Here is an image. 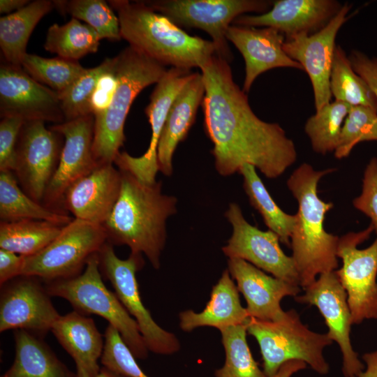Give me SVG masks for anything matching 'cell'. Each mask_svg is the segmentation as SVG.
I'll return each mask as SVG.
<instances>
[{
  "mask_svg": "<svg viewBox=\"0 0 377 377\" xmlns=\"http://www.w3.org/2000/svg\"><path fill=\"white\" fill-rule=\"evenodd\" d=\"M200 69L205 85L204 127L214 145L217 172L229 176L249 164L268 178L281 175L297 159L293 140L279 124L256 115L228 61L214 54Z\"/></svg>",
  "mask_w": 377,
  "mask_h": 377,
  "instance_id": "obj_1",
  "label": "cell"
},
{
  "mask_svg": "<svg viewBox=\"0 0 377 377\" xmlns=\"http://www.w3.org/2000/svg\"><path fill=\"white\" fill-rule=\"evenodd\" d=\"M121 188L119 198L103 224L108 242L126 245L131 253H144L155 269L166 240V221L177 212V198L162 193L161 182L145 183L119 170Z\"/></svg>",
  "mask_w": 377,
  "mask_h": 377,
  "instance_id": "obj_2",
  "label": "cell"
},
{
  "mask_svg": "<svg viewBox=\"0 0 377 377\" xmlns=\"http://www.w3.org/2000/svg\"><path fill=\"white\" fill-rule=\"evenodd\" d=\"M334 169L315 170L308 163L300 165L287 181L289 190L298 202L297 221L290 246L299 278L304 289L318 275L334 271L339 265L337 250L339 237L324 228L325 214L333 204L320 200L318 184Z\"/></svg>",
  "mask_w": 377,
  "mask_h": 377,
  "instance_id": "obj_3",
  "label": "cell"
},
{
  "mask_svg": "<svg viewBox=\"0 0 377 377\" xmlns=\"http://www.w3.org/2000/svg\"><path fill=\"white\" fill-rule=\"evenodd\" d=\"M121 38L163 66L191 70L216 54L212 40L193 36L142 1L110 0Z\"/></svg>",
  "mask_w": 377,
  "mask_h": 377,
  "instance_id": "obj_4",
  "label": "cell"
},
{
  "mask_svg": "<svg viewBox=\"0 0 377 377\" xmlns=\"http://www.w3.org/2000/svg\"><path fill=\"white\" fill-rule=\"evenodd\" d=\"M114 70L117 86L112 102L106 111L94 117L92 151L98 165L114 164L125 140L124 124L134 99L167 71L165 66L131 45L114 57Z\"/></svg>",
  "mask_w": 377,
  "mask_h": 377,
  "instance_id": "obj_5",
  "label": "cell"
},
{
  "mask_svg": "<svg viewBox=\"0 0 377 377\" xmlns=\"http://www.w3.org/2000/svg\"><path fill=\"white\" fill-rule=\"evenodd\" d=\"M246 326L247 332L258 343L266 377H274L283 364L293 360L304 362L321 375L329 372L323 350L332 341L327 334L309 330L296 311H286L276 321L249 318Z\"/></svg>",
  "mask_w": 377,
  "mask_h": 377,
  "instance_id": "obj_6",
  "label": "cell"
},
{
  "mask_svg": "<svg viewBox=\"0 0 377 377\" xmlns=\"http://www.w3.org/2000/svg\"><path fill=\"white\" fill-rule=\"evenodd\" d=\"M97 253L87 261L79 275L66 279L44 282L50 296L67 300L82 314H96L106 319L120 334L136 359H145L148 351L139 327L115 293L108 290L103 281Z\"/></svg>",
  "mask_w": 377,
  "mask_h": 377,
  "instance_id": "obj_7",
  "label": "cell"
},
{
  "mask_svg": "<svg viewBox=\"0 0 377 377\" xmlns=\"http://www.w3.org/2000/svg\"><path fill=\"white\" fill-rule=\"evenodd\" d=\"M107 242L103 225L73 219L45 248L24 256L22 275L36 276L44 282L75 277Z\"/></svg>",
  "mask_w": 377,
  "mask_h": 377,
  "instance_id": "obj_8",
  "label": "cell"
},
{
  "mask_svg": "<svg viewBox=\"0 0 377 377\" xmlns=\"http://www.w3.org/2000/svg\"><path fill=\"white\" fill-rule=\"evenodd\" d=\"M177 26L195 27L206 31L216 54L230 62V52L226 31L233 21L247 13H264L273 2L265 0H154L142 1Z\"/></svg>",
  "mask_w": 377,
  "mask_h": 377,
  "instance_id": "obj_9",
  "label": "cell"
},
{
  "mask_svg": "<svg viewBox=\"0 0 377 377\" xmlns=\"http://www.w3.org/2000/svg\"><path fill=\"white\" fill-rule=\"evenodd\" d=\"M97 256L102 276L111 283L117 297L134 318L149 351L162 355L177 352L180 343L176 336L154 320L141 300L136 273L145 264L142 254L131 253L127 259H120L113 245L107 242Z\"/></svg>",
  "mask_w": 377,
  "mask_h": 377,
  "instance_id": "obj_10",
  "label": "cell"
},
{
  "mask_svg": "<svg viewBox=\"0 0 377 377\" xmlns=\"http://www.w3.org/2000/svg\"><path fill=\"white\" fill-rule=\"evenodd\" d=\"M374 231L370 224L357 232H348L339 237L337 255L342 267L336 271L345 289L353 324L377 319V238L367 248L357 246L366 241Z\"/></svg>",
  "mask_w": 377,
  "mask_h": 377,
  "instance_id": "obj_11",
  "label": "cell"
},
{
  "mask_svg": "<svg viewBox=\"0 0 377 377\" xmlns=\"http://www.w3.org/2000/svg\"><path fill=\"white\" fill-rule=\"evenodd\" d=\"M64 136L42 121H24L16 145L13 171L22 190L41 203L57 168Z\"/></svg>",
  "mask_w": 377,
  "mask_h": 377,
  "instance_id": "obj_12",
  "label": "cell"
},
{
  "mask_svg": "<svg viewBox=\"0 0 377 377\" xmlns=\"http://www.w3.org/2000/svg\"><path fill=\"white\" fill-rule=\"evenodd\" d=\"M225 216L232 227V235L222 248L226 256L244 260L277 279L300 286L294 260L284 253L276 233L249 224L236 203L230 204Z\"/></svg>",
  "mask_w": 377,
  "mask_h": 377,
  "instance_id": "obj_13",
  "label": "cell"
},
{
  "mask_svg": "<svg viewBox=\"0 0 377 377\" xmlns=\"http://www.w3.org/2000/svg\"><path fill=\"white\" fill-rule=\"evenodd\" d=\"M42 281L36 276L21 275L1 286V332L24 330L42 337L51 330L61 315Z\"/></svg>",
  "mask_w": 377,
  "mask_h": 377,
  "instance_id": "obj_14",
  "label": "cell"
},
{
  "mask_svg": "<svg viewBox=\"0 0 377 377\" xmlns=\"http://www.w3.org/2000/svg\"><path fill=\"white\" fill-rule=\"evenodd\" d=\"M304 290V293L295 299L318 308L328 327L327 334L337 342L342 353L344 376L358 377L365 366L351 344L350 332L353 323L348 297L336 271L320 274Z\"/></svg>",
  "mask_w": 377,
  "mask_h": 377,
  "instance_id": "obj_15",
  "label": "cell"
},
{
  "mask_svg": "<svg viewBox=\"0 0 377 377\" xmlns=\"http://www.w3.org/2000/svg\"><path fill=\"white\" fill-rule=\"evenodd\" d=\"M94 116L89 114L51 126L64 138L57 168L46 189L42 204L66 213L62 200L67 188L93 171L98 164L93 151Z\"/></svg>",
  "mask_w": 377,
  "mask_h": 377,
  "instance_id": "obj_16",
  "label": "cell"
},
{
  "mask_svg": "<svg viewBox=\"0 0 377 377\" xmlns=\"http://www.w3.org/2000/svg\"><path fill=\"white\" fill-rule=\"evenodd\" d=\"M351 6L343 4L339 12L320 31L300 34L285 39L283 49L300 63L308 74L313 87L316 110L330 103V75L336 48L335 39L342 25L350 17Z\"/></svg>",
  "mask_w": 377,
  "mask_h": 377,
  "instance_id": "obj_17",
  "label": "cell"
},
{
  "mask_svg": "<svg viewBox=\"0 0 377 377\" xmlns=\"http://www.w3.org/2000/svg\"><path fill=\"white\" fill-rule=\"evenodd\" d=\"M0 114L24 121H65L59 94L35 80L21 66L8 63L0 66Z\"/></svg>",
  "mask_w": 377,
  "mask_h": 377,
  "instance_id": "obj_18",
  "label": "cell"
},
{
  "mask_svg": "<svg viewBox=\"0 0 377 377\" xmlns=\"http://www.w3.org/2000/svg\"><path fill=\"white\" fill-rule=\"evenodd\" d=\"M190 70L171 67L156 83L145 108L151 128L149 146L143 155L134 157L126 151L119 152L114 163L119 170H125L140 181L152 184L158 171L157 147L169 110L184 86L193 77Z\"/></svg>",
  "mask_w": 377,
  "mask_h": 377,
  "instance_id": "obj_19",
  "label": "cell"
},
{
  "mask_svg": "<svg viewBox=\"0 0 377 377\" xmlns=\"http://www.w3.org/2000/svg\"><path fill=\"white\" fill-rule=\"evenodd\" d=\"M343 5L335 0H279L266 13L242 15L232 24L275 29L286 38L300 34H312L325 27Z\"/></svg>",
  "mask_w": 377,
  "mask_h": 377,
  "instance_id": "obj_20",
  "label": "cell"
},
{
  "mask_svg": "<svg viewBox=\"0 0 377 377\" xmlns=\"http://www.w3.org/2000/svg\"><path fill=\"white\" fill-rule=\"evenodd\" d=\"M121 173L111 164L98 165L66 191L62 208L74 219L103 225L120 194Z\"/></svg>",
  "mask_w": 377,
  "mask_h": 377,
  "instance_id": "obj_21",
  "label": "cell"
},
{
  "mask_svg": "<svg viewBox=\"0 0 377 377\" xmlns=\"http://www.w3.org/2000/svg\"><path fill=\"white\" fill-rule=\"evenodd\" d=\"M228 269L246 301L250 318L280 320L286 313L281 307V300L287 296L296 297L300 292V286L270 276L242 259L229 258Z\"/></svg>",
  "mask_w": 377,
  "mask_h": 377,
  "instance_id": "obj_22",
  "label": "cell"
},
{
  "mask_svg": "<svg viewBox=\"0 0 377 377\" xmlns=\"http://www.w3.org/2000/svg\"><path fill=\"white\" fill-rule=\"evenodd\" d=\"M226 39L240 52L245 61L242 90L248 93L255 80L263 73L279 67L304 71L302 66L290 58L283 49L285 36L275 29H257L231 24Z\"/></svg>",
  "mask_w": 377,
  "mask_h": 377,
  "instance_id": "obj_23",
  "label": "cell"
},
{
  "mask_svg": "<svg viewBox=\"0 0 377 377\" xmlns=\"http://www.w3.org/2000/svg\"><path fill=\"white\" fill-rule=\"evenodd\" d=\"M50 331L74 360L77 377L98 374L105 341L92 318L74 310L60 316Z\"/></svg>",
  "mask_w": 377,
  "mask_h": 377,
  "instance_id": "obj_24",
  "label": "cell"
},
{
  "mask_svg": "<svg viewBox=\"0 0 377 377\" xmlns=\"http://www.w3.org/2000/svg\"><path fill=\"white\" fill-rule=\"evenodd\" d=\"M204 95L202 75L193 73L169 110L157 147L158 171L165 175L170 176L172 172L174 152L179 143L186 138L194 123Z\"/></svg>",
  "mask_w": 377,
  "mask_h": 377,
  "instance_id": "obj_25",
  "label": "cell"
},
{
  "mask_svg": "<svg viewBox=\"0 0 377 377\" xmlns=\"http://www.w3.org/2000/svg\"><path fill=\"white\" fill-rule=\"evenodd\" d=\"M237 286L228 269H226L213 287L210 299L204 310L195 313L187 310L179 313V326L185 332L203 326L219 330L228 327L246 323L250 318L240 302Z\"/></svg>",
  "mask_w": 377,
  "mask_h": 377,
  "instance_id": "obj_26",
  "label": "cell"
},
{
  "mask_svg": "<svg viewBox=\"0 0 377 377\" xmlns=\"http://www.w3.org/2000/svg\"><path fill=\"white\" fill-rule=\"evenodd\" d=\"M15 355L1 377H77L42 339L24 330H13Z\"/></svg>",
  "mask_w": 377,
  "mask_h": 377,
  "instance_id": "obj_27",
  "label": "cell"
},
{
  "mask_svg": "<svg viewBox=\"0 0 377 377\" xmlns=\"http://www.w3.org/2000/svg\"><path fill=\"white\" fill-rule=\"evenodd\" d=\"M53 8V1L36 0L0 18V47L6 63L21 66L33 30Z\"/></svg>",
  "mask_w": 377,
  "mask_h": 377,
  "instance_id": "obj_28",
  "label": "cell"
},
{
  "mask_svg": "<svg viewBox=\"0 0 377 377\" xmlns=\"http://www.w3.org/2000/svg\"><path fill=\"white\" fill-rule=\"evenodd\" d=\"M0 219L3 222L40 220L61 226L73 220L67 213L50 209L29 197L12 171L0 172Z\"/></svg>",
  "mask_w": 377,
  "mask_h": 377,
  "instance_id": "obj_29",
  "label": "cell"
},
{
  "mask_svg": "<svg viewBox=\"0 0 377 377\" xmlns=\"http://www.w3.org/2000/svg\"><path fill=\"white\" fill-rule=\"evenodd\" d=\"M255 168L251 165L245 164L238 172L243 177L244 189L250 203L260 214L269 230L278 235L280 242L290 246L297 216L286 214L277 205Z\"/></svg>",
  "mask_w": 377,
  "mask_h": 377,
  "instance_id": "obj_30",
  "label": "cell"
},
{
  "mask_svg": "<svg viewBox=\"0 0 377 377\" xmlns=\"http://www.w3.org/2000/svg\"><path fill=\"white\" fill-rule=\"evenodd\" d=\"M64 226L40 220L1 221L0 249L23 256H32L50 244Z\"/></svg>",
  "mask_w": 377,
  "mask_h": 377,
  "instance_id": "obj_31",
  "label": "cell"
},
{
  "mask_svg": "<svg viewBox=\"0 0 377 377\" xmlns=\"http://www.w3.org/2000/svg\"><path fill=\"white\" fill-rule=\"evenodd\" d=\"M100 40L92 27L72 17L64 24L54 23L48 28L44 48L59 57L77 61L88 54L96 52Z\"/></svg>",
  "mask_w": 377,
  "mask_h": 377,
  "instance_id": "obj_32",
  "label": "cell"
},
{
  "mask_svg": "<svg viewBox=\"0 0 377 377\" xmlns=\"http://www.w3.org/2000/svg\"><path fill=\"white\" fill-rule=\"evenodd\" d=\"M330 90L335 101L377 111V98L366 82L351 66L340 45L336 46L330 75Z\"/></svg>",
  "mask_w": 377,
  "mask_h": 377,
  "instance_id": "obj_33",
  "label": "cell"
},
{
  "mask_svg": "<svg viewBox=\"0 0 377 377\" xmlns=\"http://www.w3.org/2000/svg\"><path fill=\"white\" fill-rule=\"evenodd\" d=\"M226 353L223 366L216 377H266L255 361L246 341V323L220 330Z\"/></svg>",
  "mask_w": 377,
  "mask_h": 377,
  "instance_id": "obj_34",
  "label": "cell"
},
{
  "mask_svg": "<svg viewBox=\"0 0 377 377\" xmlns=\"http://www.w3.org/2000/svg\"><path fill=\"white\" fill-rule=\"evenodd\" d=\"M350 107L341 101L330 102L307 119L304 130L316 152L325 154L337 149Z\"/></svg>",
  "mask_w": 377,
  "mask_h": 377,
  "instance_id": "obj_35",
  "label": "cell"
},
{
  "mask_svg": "<svg viewBox=\"0 0 377 377\" xmlns=\"http://www.w3.org/2000/svg\"><path fill=\"white\" fill-rule=\"evenodd\" d=\"M54 8L62 14L83 20L98 34L100 39L118 41L121 38L119 22L112 7L103 0H57Z\"/></svg>",
  "mask_w": 377,
  "mask_h": 377,
  "instance_id": "obj_36",
  "label": "cell"
},
{
  "mask_svg": "<svg viewBox=\"0 0 377 377\" xmlns=\"http://www.w3.org/2000/svg\"><path fill=\"white\" fill-rule=\"evenodd\" d=\"M21 66L35 80L62 93L86 70L77 61L27 53Z\"/></svg>",
  "mask_w": 377,
  "mask_h": 377,
  "instance_id": "obj_37",
  "label": "cell"
},
{
  "mask_svg": "<svg viewBox=\"0 0 377 377\" xmlns=\"http://www.w3.org/2000/svg\"><path fill=\"white\" fill-rule=\"evenodd\" d=\"M113 58H106L98 66L86 68L64 91L59 94L66 121L91 114L89 101L101 75L109 69Z\"/></svg>",
  "mask_w": 377,
  "mask_h": 377,
  "instance_id": "obj_38",
  "label": "cell"
},
{
  "mask_svg": "<svg viewBox=\"0 0 377 377\" xmlns=\"http://www.w3.org/2000/svg\"><path fill=\"white\" fill-rule=\"evenodd\" d=\"M372 140L377 141V111L362 105L351 106L334 156L337 158L346 157L358 143Z\"/></svg>",
  "mask_w": 377,
  "mask_h": 377,
  "instance_id": "obj_39",
  "label": "cell"
},
{
  "mask_svg": "<svg viewBox=\"0 0 377 377\" xmlns=\"http://www.w3.org/2000/svg\"><path fill=\"white\" fill-rule=\"evenodd\" d=\"M104 348L100 362L125 377H149L140 367L119 332L108 325L104 333Z\"/></svg>",
  "mask_w": 377,
  "mask_h": 377,
  "instance_id": "obj_40",
  "label": "cell"
},
{
  "mask_svg": "<svg viewBox=\"0 0 377 377\" xmlns=\"http://www.w3.org/2000/svg\"><path fill=\"white\" fill-rule=\"evenodd\" d=\"M24 123L19 117L1 118L0 121V172H13L15 149L21 128Z\"/></svg>",
  "mask_w": 377,
  "mask_h": 377,
  "instance_id": "obj_41",
  "label": "cell"
},
{
  "mask_svg": "<svg viewBox=\"0 0 377 377\" xmlns=\"http://www.w3.org/2000/svg\"><path fill=\"white\" fill-rule=\"evenodd\" d=\"M354 207L371 219L377 235V158H372L366 167L361 194L354 199Z\"/></svg>",
  "mask_w": 377,
  "mask_h": 377,
  "instance_id": "obj_42",
  "label": "cell"
},
{
  "mask_svg": "<svg viewBox=\"0 0 377 377\" xmlns=\"http://www.w3.org/2000/svg\"><path fill=\"white\" fill-rule=\"evenodd\" d=\"M117 86L114 70V57L111 67L99 77L89 101L90 113L95 116L103 113L109 108Z\"/></svg>",
  "mask_w": 377,
  "mask_h": 377,
  "instance_id": "obj_43",
  "label": "cell"
},
{
  "mask_svg": "<svg viewBox=\"0 0 377 377\" xmlns=\"http://www.w3.org/2000/svg\"><path fill=\"white\" fill-rule=\"evenodd\" d=\"M348 57L355 72L366 82L377 98V56L369 57L353 50Z\"/></svg>",
  "mask_w": 377,
  "mask_h": 377,
  "instance_id": "obj_44",
  "label": "cell"
},
{
  "mask_svg": "<svg viewBox=\"0 0 377 377\" xmlns=\"http://www.w3.org/2000/svg\"><path fill=\"white\" fill-rule=\"evenodd\" d=\"M23 256L0 249V286L22 275Z\"/></svg>",
  "mask_w": 377,
  "mask_h": 377,
  "instance_id": "obj_45",
  "label": "cell"
},
{
  "mask_svg": "<svg viewBox=\"0 0 377 377\" xmlns=\"http://www.w3.org/2000/svg\"><path fill=\"white\" fill-rule=\"evenodd\" d=\"M367 368L358 377H377V350L362 356Z\"/></svg>",
  "mask_w": 377,
  "mask_h": 377,
  "instance_id": "obj_46",
  "label": "cell"
},
{
  "mask_svg": "<svg viewBox=\"0 0 377 377\" xmlns=\"http://www.w3.org/2000/svg\"><path fill=\"white\" fill-rule=\"evenodd\" d=\"M30 2L29 0H1L0 13L5 14L12 11L16 12Z\"/></svg>",
  "mask_w": 377,
  "mask_h": 377,
  "instance_id": "obj_47",
  "label": "cell"
},
{
  "mask_svg": "<svg viewBox=\"0 0 377 377\" xmlns=\"http://www.w3.org/2000/svg\"><path fill=\"white\" fill-rule=\"evenodd\" d=\"M94 377H125L105 367H101L98 374Z\"/></svg>",
  "mask_w": 377,
  "mask_h": 377,
  "instance_id": "obj_48",
  "label": "cell"
}]
</instances>
